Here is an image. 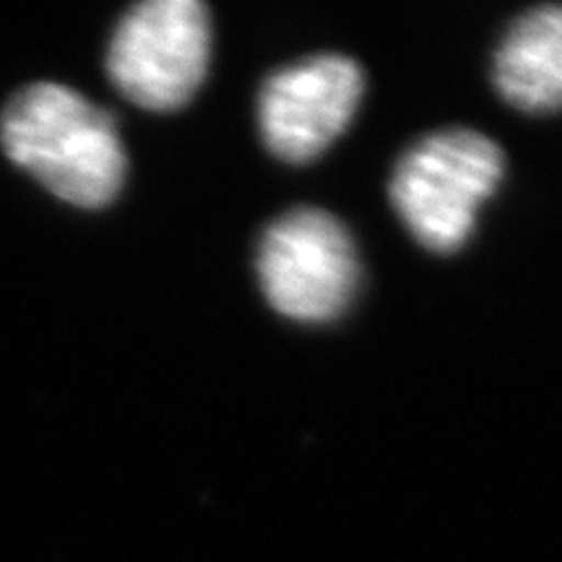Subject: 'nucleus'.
I'll list each match as a JSON object with an SVG mask.
<instances>
[{
	"label": "nucleus",
	"instance_id": "obj_2",
	"mask_svg": "<svg viewBox=\"0 0 562 562\" xmlns=\"http://www.w3.org/2000/svg\"><path fill=\"white\" fill-rule=\"evenodd\" d=\"M503 167L501 146L482 133L438 131L398 159L391 201L427 250L453 252L474 232L476 209L497 191Z\"/></svg>",
	"mask_w": 562,
	"mask_h": 562
},
{
	"label": "nucleus",
	"instance_id": "obj_3",
	"mask_svg": "<svg viewBox=\"0 0 562 562\" xmlns=\"http://www.w3.org/2000/svg\"><path fill=\"white\" fill-rule=\"evenodd\" d=\"M209 55L211 19L199 0H146L112 34L108 74L125 100L170 112L199 91Z\"/></svg>",
	"mask_w": 562,
	"mask_h": 562
},
{
	"label": "nucleus",
	"instance_id": "obj_4",
	"mask_svg": "<svg viewBox=\"0 0 562 562\" xmlns=\"http://www.w3.org/2000/svg\"><path fill=\"white\" fill-rule=\"evenodd\" d=\"M258 281L273 311L300 323L339 318L360 286V258L347 227L323 209L279 216L258 245Z\"/></svg>",
	"mask_w": 562,
	"mask_h": 562
},
{
	"label": "nucleus",
	"instance_id": "obj_5",
	"mask_svg": "<svg viewBox=\"0 0 562 562\" xmlns=\"http://www.w3.org/2000/svg\"><path fill=\"white\" fill-rule=\"evenodd\" d=\"M362 87V68L344 55H315L277 70L258 97L266 149L290 165L321 157L347 131Z\"/></svg>",
	"mask_w": 562,
	"mask_h": 562
},
{
	"label": "nucleus",
	"instance_id": "obj_6",
	"mask_svg": "<svg viewBox=\"0 0 562 562\" xmlns=\"http://www.w3.org/2000/svg\"><path fill=\"white\" fill-rule=\"evenodd\" d=\"M495 87L524 112L562 110V5H539L513 21L495 55Z\"/></svg>",
	"mask_w": 562,
	"mask_h": 562
},
{
	"label": "nucleus",
	"instance_id": "obj_1",
	"mask_svg": "<svg viewBox=\"0 0 562 562\" xmlns=\"http://www.w3.org/2000/svg\"><path fill=\"white\" fill-rule=\"evenodd\" d=\"M5 157L60 201L102 209L115 201L125 180L117 121L63 83H32L0 117Z\"/></svg>",
	"mask_w": 562,
	"mask_h": 562
}]
</instances>
